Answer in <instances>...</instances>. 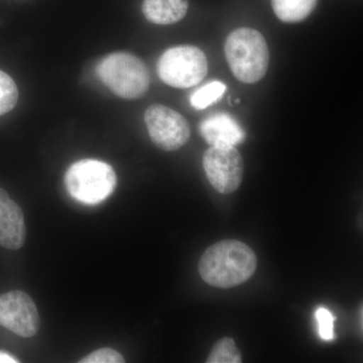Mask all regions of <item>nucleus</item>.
I'll use <instances>...</instances> for the list:
<instances>
[{
	"label": "nucleus",
	"instance_id": "nucleus-2",
	"mask_svg": "<svg viewBox=\"0 0 363 363\" xmlns=\"http://www.w3.org/2000/svg\"><path fill=\"white\" fill-rule=\"evenodd\" d=\"M224 52L229 68L240 82L255 84L266 76L269 51L259 30L250 28L233 30L227 37Z\"/></svg>",
	"mask_w": 363,
	"mask_h": 363
},
{
	"label": "nucleus",
	"instance_id": "nucleus-8",
	"mask_svg": "<svg viewBox=\"0 0 363 363\" xmlns=\"http://www.w3.org/2000/svg\"><path fill=\"white\" fill-rule=\"evenodd\" d=\"M0 326L21 337L35 336L40 330V318L33 298L23 291L0 295Z\"/></svg>",
	"mask_w": 363,
	"mask_h": 363
},
{
	"label": "nucleus",
	"instance_id": "nucleus-13",
	"mask_svg": "<svg viewBox=\"0 0 363 363\" xmlns=\"http://www.w3.org/2000/svg\"><path fill=\"white\" fill-rule=\"evenodd\" d=\"M226 88L224 83L212 81L191 94L190 104L197 111H203L218 101L226 92Z\"/></svg>",
	"mask_w": 363,
	"mask_h": 363
},
{
	"label": "nucleus",
	"instance_id": "nucleus-4",
	"mask_svg": "<svg viewBox=\"0 0 363 363\" xmlns=\"http://www.w3.org/2000/svg\"><path fill=\"white\" fill-rule=\"evenodd\" d=\"M65 183L74 199L84 204L96 205L116 190L117 177L111 164L86 159L72 164L67 171Z\"/></svg>",
	"mask_w": 363,
	"mask_h": 363
},
{
	"label": "nucleus",
	"instance_id": "nucleus-16",
	"mask_svg": "<svg viewBox=\"0 0 363 363\" xmlns=\"http://www.w3.org/2000/svg\"><path fill=\"white\" fill-rule=\"evenodd\" d=\"M316 320L320 337L325 341L334 340V317L330 311L325 308H319L316 311Z\"/></svg>",
	"mask_w": 363,
	"mask_h": 363
},
{
	"label": "nucleus",
	"instance_id": "nucleus-6",
	"mask_svg": "<svg viewBox=\"0 0 363 363\" xmlns=\"http://www.w3.org/2000/svg\"><path fill=\"white\" fill-rule=\"evenodd\" d=\"M203 167L212 187L221 194H233L240 187L245 164L233 145H213L205 152Z\"/></svg>",
	"mask_w": 363,
	"mask_h": 363
},
{
	"label": "nucleus",
	"instance_id": "nucleus-10",
	"mask_svg": "<svg viewBox=\"0 0 363 363\" xmlns=\"http://www.w3.org/2000/svg\"><path fill=\"white\" fill-rule=\"evenodd\" d=\"M200 133L210 145H235L245 140L247 135L242 126L231 114L217 112L203 119L199 125Z\"/></svg>",
	"mask_w": 363,
	"mask_h": 363
},
{
	"label": "nucleus",
	"instance_id": "nucleus-18",
	"mask_svg": "<svg viewBox=\"0 0 363 363\" xmlns=\"http://www.w3.org/2000/svg\"><path fill=\"white\" fill-rule=\"evenodd\" d=\"M18 360L11 357L9 353L0 351V363H16Z\"/></svg>",
	"mask_w": 363,
	"mask_h": 363
},
{
	"label": "nucleus",
	"instance_id": "nucleus-14",
	"mask_svg": "<svg viewBox=\"0 0 363 363\" xmlns=\"http://www.w3.org/2000/svg\"><path fill=\"white\" fill-rule=\"evenodd\" d=\"M207 363H240V351L233 338H222L212 348Z\"/></svg>",
	"mask_w": 363,
	"mask_h": 363
},
{
	"label": "nucleus",
	"instance_id": "nucleus-11",
	"mask_svg": "<svg viewBox=\"0 0 363 363\" xmlns=\"http://www.w3.org/2000/svg\"><path fill=\"white\" fill-rule=\"evenodd\" d=\"M188 7V0H145L143 13L150 23L172 25L185 18Z\"/></svg>",
	"mask_w": 363,
	"mask_h": 363
},
{
	"label": "nucleus",
	"instance_id": "nucleus-5",
	"mask_svg": "<svg viewBox=\"0 0 363 363\" xmlns=\"http://www.w3.org/2000/svg\"><path fill=\"white\" fill-rule=\"evenodd\" d=\"M157 71L167 85L180 89L193 87L206 77V55L195 45H178L162 55Z\"/></svg>",
	"mask_w": 363,
	"mask_h": 363
},
{
	"label": "nucleus",
	"instance_id": "nucleus-17",
	"mask_svg": "<svg viewBox=\"0 0 363 363\" xmlns=\"http://www.w3.org/2000/svg\"><path fill=\"white\" fill-rule=\"evenodd\" d=\"M80 363H123L125 359L118 351L112 348H101L90 353L87 357L79 360Z\"/></svg>",
	"mask_w": 363,
	"mask_h": 363
},
{
	"label": "nucleus",
	"instance_id": "nucleus-3",
	"mask_svg": "<svg viewBox=\"0 0 363 363\" xmlns=\"http://www.w3.org/2000/svg\"><path fill=\"white\" fill-rule=\"evenodd\" d=\"M98 78L123 99H138L150 87V72L142 60L130 52H112L96 67Z\"/></svg>",
	"mask_w": 363,
	"mask_h": 363
},
{
	"label": "nucleus",
	"instance_id": "nucleus-9",
	"mask_svg": "<svg viewBox=\"0 0 363 363\" xmlns=\"http://www.w3.org/2000/svg\"><path fill=\"white\" fill-rule=\"evenodd\" d=\"M26 227L23 210L0 188V245L18 250L25 245Z\"/></svg>",
	"mask_w": 363,
	"mask_h": 363
},
{
	"label": "nucleus",
	"instance_id": "nucleus-1",
	"mask_svg": "<svg viewBox=\"0 0 363 363\" xmlns=\"http://www.w3.org/2000/svg\"><path fill=\"white\" fill-rule=\"evenodd\" d=\"M257 257L245 243L235 240L219 241L205 250L198 271L205 283L215 288L240 286L257 271Z\"/></svg>",
	"mask_w": 363,
	"mask_h": 363
},
{
	"label": "nucleus",
	"instance_id": "nucleus-7",
	"mask_svg": "<svg viewBox=\"0 0 363 363\" xmlns=\"http://www.w3.org/2000/svg\"><path fill=\"white\" fill-rule=\"evenodd\" d=\"M145 123L152 142L166 152L181 149L190 138V126L185 117L164 105H150L145 111Z\"/></svg>",
	"mask_w": 363,
	"mask_h": 363
},
{
	"label": "nucleus",
	"instance_id": "nucleus-12",
	"mask_svg": "<svg viewBox=\"0 0 363 363\" xmlns=\"http://www.w3.org/2000/svg\"><path fill=\"white\" fill-rule=\"evenodd\" d=\"M318 0H272V9L279 20L295 23L305 21L314 11Z\"/></svg>",
	"mask_w": 363,
	"mask_h": 363
},
{
	"label": "nucleus",
	"instance_id": "nucleus-15",
	"mask_svg": "<svg viewBox=\"0 0 363 363\" xmlns=\"http://www.w3.org/2000/svg\"><path fill=\"white\" fill-rule=\"evenodd\" d=\"M18 100V90L13 79L0 71V116L13 111Z\"/></svg>",
	"mask_w": 363,
	"mask_h": 363
}]
</instances>
